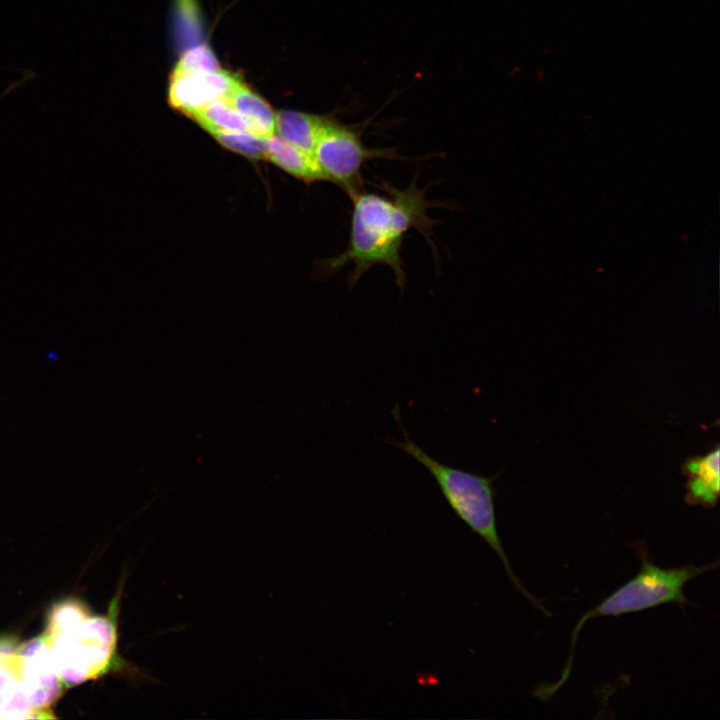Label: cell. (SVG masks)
<instances>
[{"mask_svg": "<svg viewBox=\"0 0 720 720\" xmlns=\"http://www.w3.org/2000/svg\"><path fill=\"white\" fill-rule=\"evenodd\" d=\"M381 188L388 197L360 188L348 193L352 202L348 244L342 253L322 264L327 275L353 265L347 279L350 287L373 266L384 265L392 270L395 283L403 289L406 280L401 248L405 234L417 229L432 245L434 221L427 214L432 203L426 199L425 191L415 183L405 189L382 183Z\"/></svg>", "mask_w": 720, "mask_h": 720, "instance_id": "1", "label": "cell"}, {"mask_svg": "<svg viewBox=\"0 0 720 720\" xmlns=\"http://www.w3.org/2000/svg\"><path fill=\"white\" fill-rule=\"evenodd\" d=\"M392 416L402 431L403 439L388 438L386 442L416 460L432 475L454 514L497 554L514 588L545 612L539 601L521 584L503 548L496 521L495 476H484L436 460L409 436L401 422L398 406L393 409Z\"/></svg>", "mask_w": 720, "mask_h": 720, "instance_id": "2", "label": "cell"}, {"mask_svg": "<svg viewBox=\"0 0 720 720\" xmlns=\"http://www.w3.org/2000/svg\"><path fill=\"white\" fill-rule=\"evenodd\" d=\"M107 616H89L75 601L57 604L43 635L63 685L69 687L110 670L117 658V599Z\"/></svg>", "mask_w": 720, "mask_h": 720, "instance_id": "3", "label": "cell"}, {"mask_svg": "<svg viewBox=\"0 0 720 720\" xmlns=\"http://www.w3.org/2000/svg\"><path fill=\"white\" fill-rule=\"evenodd\" d=\"M718 563L702 566L663 568L642 558L638 573L618 587L597 606L585 612L576 623L571 636L570 651L560 680L546 688L553 694L568 679L573 664V655L578 635L584 624L596 617L620 616L650 609L666 603L686 604L685 585L693 578L710 571Z\"/></svg>", "mask_w": 720, "mask_h": 720, "instance_id": "4", "label": "cell"}, {"mask_svg": "<svg viewBox=\"0 0 720 720\" xmlns=\"http://www.w3.org/2000/svg\"><path fill=\"white\" fill-rule=\"evenodd\" d=\"M312 155L325 180L347 193L360 188V172L368 161L401 158L391 149L367 147L359 132L333 119L325 124Z\"/></svg>", "mask_w": 720, "mask_h": 720, "instance_id": "5", "label": "cell"}, {"mask_svg": "<svg viewBox=\"0 0 720 720\" xmlns=\"http://www.w3.org/2000/svg\"><path fill=\"white\" fill-rule=\"evenodd\" d=\"M20 679L32 706L45 711L61 694L63 683L43 636L18 649Z\"/></svg>", "mask_w": 720, "mask_h": 720, "instance_id": "6", "label": "cell"}, {"mask_svg": "<svg viewBox=\"0 0 720 720\" xmlns=\"http://www.w3.org/2000/svg\"><path fill=\"white\" fill-rule=\"evenodd\" d=\"M240 81L222 68L214 72L172 73L168 101L174 109L188 116L214 100L225 98Z\"/></svg>", "mask_w": 720, "mask_h": 720, "instance_id": "7", "label": "cell"}, {"mask_svg": "<svg viewBox=\"0 0 720 720\" xmlns=\"http://www.w3.org/2000/svg\"><path fill=\"white\" fill-rule=\"evenodd\" d=\"M719 447L685 463L688 475L687 496L690 502L712 506L720 490Z\"/></svg>", "mask_w": 720, "mask_h": 720, "instance_id": "8", "label": "cell"}, {"mask_svg": "<svg viewBox=\"0 0 720 720\" xmlns=\"http://www.w3.org/2000/svg\"><path fill=\"white\" fill-rule=\"evenodd\" d=\"M266 159L306 183L325 180L312 154L275 133L268 137Z\"/></svg>", "mask_w": 720, "mask_h": 720, "instance_id": "9", "label": "cell"}, {"mask_svg": "<svg viewBox=\"0 0 720 720\" xmlns=\"http://www.w3.org/2000/svg\"><path fill=\"white\" fill-rule=\"evenodd\" d=\"M328 119L300 111L281 110L276 113L275 134L312 154Z\"/></svg>", "mask_w": 720, "mask_h": 720, "instance_id": "10", "label": "cell"}, {"mask_svg": "<svg viewBox=\"0 0 720 720\" xmlns=\"http://www.w3.org/2000/svg\"><path fill=\"white\" fill-rule=\"evenodd\" d=\"M225 99L245 118L251 132L265 136L275 133L276 113L265 100L241 81Z\"/></svg>", "mask_w": 720, "mask_h": 720, "instance_id": "11", "label": "cell"}, {"mask_svg": "<svg viewBox=\"0 0 720 720\" xmlns=\"http://www.w3.org/2000/svg\"><path fill=\"white\" fill-rule=\"evenodd\" d=\"M188 117L209 134L221 131H250L245 118L225 98L206 104Z\"/></svg>", "mask_w": 720, "mask_h": 720, "instance_id": "12", "label": "cell"}, {"mask_svg": "<svg viewBox=\"0 0 720 720\" xmlns=\"http://www.w3.org/2000/svg\"><path fill=\"white\" fill-rule=\"evenodd\" d=\"M35 709L19 677L13 676L0 685V719H28L42 717Z\"/></svg>", "mask_w": 720, "mask_h": 720, "instance_id": "13", "label": "cell"}, {"mask_svg": "<svg viewBox=\"0 0 720 720\" xmlns=\"http://www.w3.org/2000/svg\"><path fill=\"white\" fill-rule=\"evenodd\" d=\"M222 147L251 160L266 159L268 137L251 131H221L210 134Z\"/></svg>", "mask_w": 720, "mask_h": 720, "instance_id": "14", "label": "cell"}, {"mask_svg": "<svg viewBox=\"0 0 720 720\" xmlns=\"http://www.w3.org/2000/svg\"><path fill=\"white\" fill-rule=\"evenodd\" d=\"M219 62L213 51L204 44L188 49L177 62L173 73H202L220 70Z\"/></svg>", "mask_w": 720, "mask_h": 720, "instance_id": "15", "label": "cell"}, {"mask_svg": "<svg viewBox=\"0 0 720 720\" xmlns=\"http://www.w3.org/2000/svg\"><path fill=\"white\" fill-rule=\"evenodd\" d=\"M12 676L20 678L18 651L15 653L8 648L0 649V685Z\"/></svg>", "mask_w": 720, "mask_h": 720, "instance_id": "16", "label": "cell"}]
</instances>
